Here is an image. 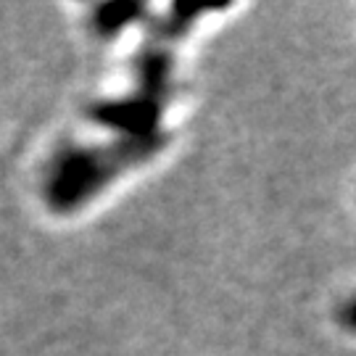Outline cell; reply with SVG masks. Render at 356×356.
Listing matches in <instances>:
<instances>
[{"label":"cell","instance_id":"cell-1","mask_svg":"<svg viewBox=\"0 0 356 356\" xmlns=\"http://www.w3.org/2000/svg\"><path fill=\"white\" fill-rule=\"evenodd\" d=\"M156 145H159L156 138L143 135L124 148L79 151L64 156V161H58L51 177V185H48V195H51L53 206L69 209V206H76L79 201H88L95 193V188L106 185L122 166L148 159L156 151Z\"/></svg>","mask_w":356,"mask_h":356}]
</instances>
